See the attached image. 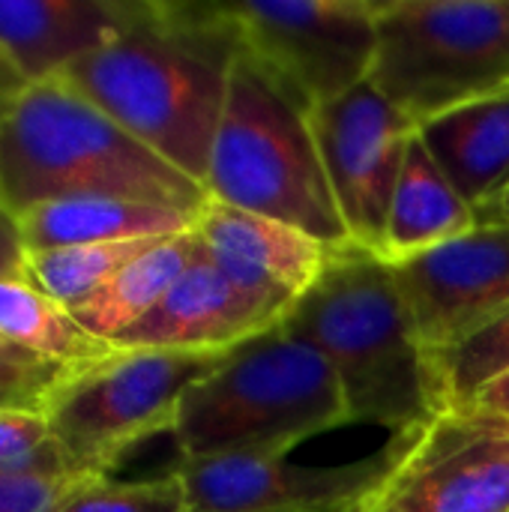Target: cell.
<instances>
[{
  "mask_svg": "<svg viewBox=\"0 0 509 512\" xmlns=\"http://www.w3.org/2000/svg\"><path fill=\"white\" fill-rule=\"evenodd\" d=\"M237 54L222 3L141 0L111 42L60 78L204 186Z\"/></svg>",
  "mask_w": 509,
  "mask_h": 512,
  "instance_id": "obj_1",
  "label": "cell"
},
{
  "mask_svg": "<svg viewBox=\"0 0 509 512\" xmlns=\"http://www.w3.org/2000/svg\"><path fill=\"white\" fill-rule=\"evenodd\" d=\"M279 327L327 360L348 423L381 426L396 438L429 429L447 414L435 363L381 255L357 243L336 249Z\"/></svg>",
  "mask_w": 509,
  "mask_h": 512,
  "instance_id": "obj_2",
  "label": "cell"
},
{
  "mask_svg": "<svg viewBox=\"0 0 509 512\" xmlns=\"http://www.w3.org/2000/svg\"><path fill=\"white\" fill-rule=\"evenodd\" d=\"M129 198L198 216L210 195L63 78L27 84L0 129V207Z\"/></svg>",
  "mask_w": 509,
  "mask_h": 512,
  "instance_id": "obj_3",
  "label": "cell"
},
{
  "mask_svg": "<svg viewBox=\"0 0 509 512\" xmlns=\"http://www.w3.org/2000/svg\"><path fill=\"white\" fill-rule=\"evenodd\" d=\"M345 423V399L327 360L276 324L189 387L171 435L180 459L288 456Z\"/></svg>",
  "mask_w": 509,
  "mask_h": 512,
  "instance_id": "obj_4",
  "label": "cell"
},
{
  "mask_svg": "<svg viewBox=\"0 0 509 512\" xmlns=\"http://www.w3.org/2000/svg\"><path fill=\"white\" fill-rule=\"evenodd\" d=\"M204 189L210 201L288 222L330 249L351 243L309 111L243 51L231 69Z\"/></svg>",
  "mask_w": 509,
  "mask_h": 512,
  "instance_id": "obj_5",
  "label": "cell"
},
{
  "mask_svg": "<svg viewBox=\"0 0 509 512\" xmlns=\"http://www.w3.org/2000/svg\"><path fill=\"white\" fill-rule=\"evenodd\" d=\"M369 84L417 129L509 93V0H378Z\"/></svg>",
  "mask_w": 509,
  "mask_h": 512,
  "instance_id": "obj_6",
  "label": "cell"
},
{
  "mask_svg": "<svg viewBox=\"0 0 509 512\" xmlns=\"http://www.w3.org/2000/svg\"><path fill=\"white\" fill-rule=\"evenodd\" d=\"M222 357L114 348L99 363L69 372L42 411L78 474L111 477L129 450L174 432L183 396Z\"/></svg>",
  "mask_w": 509,
  "mask_h": 512,
  "instance_id": "obj_7",
  "label": "cell"
},
{
  "mask_svg": "<svg viewBox=\"0 0 509 512\" xmlns=\"http://www.w3.org/2000/svg\"><path fill=\"white\" fill-rule=\"evenodd\" d=\"M222 6L240 51L309 114L372 75L378 0H231Z\"/></svg>",
  "mask_w": 509,
  "mask_h": 512,
  "instance_id": "obj_8",
  "label": "cell"
},
{
  "mask_svg": "<svg viewBox=\"0 0 509 512\" xmlns=\"http://www.w3.org/2000/svg\"><path fill=\"white\" fill-rule=\"evenodd\" d=\"M312 135L351 243L381 255L393 192L417 123L369 81L318 105Z\"/></svg>",
  "mask_w": 509,
  "mask_h": 512,
  "instance_id": "obj_9",
  "label": "cell"
},
{
  "mask_svg": "<svg viewBox=\"0 0 509 512\" xmlns=\"http://www.w3.org/2000/svg\"><path fill=\"white\" fill-rule=\"evenodd\" d=\"M369 512H509V420L444 414L420 429Z\"/></svg>",
  "mask_w": 509,
  "mask_h": 512,
  "instance_id": "obj_10",
  "label": "cell"
},
{
  "mask_svg": "<svg viewBox=\"0 0 509 512\" xmlns=\"http://www.w3.org/2000/svg\"><path fill=\"white\" fill-rule=\"evenodd\" d=\"M396 435L390 447L351 465H297L288 456H219L180 459L174 468L186 486L189 512H318L348 507L378 492L405 459L411 438Z\"/></svg>",
  "mask_w": 509,
  "mask_h": 512,
  "instance_id": "obj_11",
  "label": "cell"
},
{
  "mask_svg": "<svg viewBox=\"0 0 509 512\" xmlns=\"http://www.w3.org/2000/svg\"><path fill=\"white\" fill-rule=\"evenodd\" d=\"M387 264L432 360L509 312V225L480 222L459 240Z\"/></svg>",
  "mask_w": 509,
  "mask_h": 512,
  "instance_id": "obj_12",
  "label": "cell"
},
{
  "mask_svg": "<svg viewBox=\"0 0 509 512\" xmlns=\"http://www.w3.org/2000/svg\"><path fill=\"white\" fill-rule=\"evenodd\" d=\"M294 303L237 285L201 243L198 258L165 300L111 345L126 351L228 354L273 330Z\"/></svg>",
  "mask_w": 509,
  "mask_h": 512,
  "instance_id": "obj_13",
  "label": "cell"
},
{
  "mask_svg": "<svg viewBox=\"0 0 509 512\" xmlns=\"http://www.w3.org/2000/svg\"><path fill=\"white\" fill-rule=\"evenodd\" d=\"M195 231L225 276L288 303H297L321 279L336 252L288 222L219 201H207Z\"/></svg>",
  "mask_w": 509,
  "mask_h": 512,
  "instance_id": "obj_14",
  "label": "cell"
},
{
  "mask_svg": "<svg viewBox=\"0 0 509 512\" xmlns=\"http://www.w3.org/2000/svg\"><path fill=\"white\" fill-rule=\"evenodd\" d=\"M141 0H0V48L27 84L60 78L111 42Z\"/></svg>",
  "mask_w": 509,
  "mask_h": 512,
  "instance_id": "obj_15",
  "label": "cell"
},
{
  "mask_svg": "<svg viewBox=\"0 0 509 512\" xmlns=\"http://www.w3.org/2000/svg\"><path fill=\"white\" fill-rule=\"evenodd\" d=\"M417 135L477 216L509 192V93L447 111Z\"/></svg>",
  "mask_w": 509,
  "mask_h": 512,
  "instance_id": "obj_16",
  "label": "cell"
},
{
  "mask_svg": "<svg viewBox=\"0 0 509 512\" xmlns=\"http://www.w3.org/2000/svg\"><path fill=\"white\" fill-rule=\"evenodd\" d=\"M192 213L129 201V198H72L51 201L18 216V231L27 252L90 246V243H120L144 237H171L195 228Z\"/></svg>",
  "mask_w": 509,
  "mask_h": 512,
  "instance_id": "obj_17",
  "label": "cell"
},
{
  "mask_svg": "<svg viewBox=\"0 0 509 512\" xmlns=\"http://www.w3.org/2000/svg\"><path fill=\"white\" fill-rule=\"evenodd\" d=\"M480 216L465 204L447 174L423 147L420 135L411 141L384 234V261H405L471 234Z\"/></svg>",
  "mask_w": 509,
  "mask_h": 512,
  "instance_id": "obj_18",
  "label": "cell"
},
{
  "mask_svg": "<svg viewBox=\"0 0 509 512\" xmlns=\"http://www.w3.org/2000/svg\"><path fill=\"white\" fill-rule=\"evenodd\" d=\"M198 252L201 237L195 228L174 237H162L129 267H123L105 288H99L90 300L78 303L72 309L75 321L96 339L114 342L165 300V294L192 267Z\"/></svg>",
  "mask_w": 509,
  "mask_h": 512,
  "instance_id": "obj_19",
  "label": "cell"
},
{
  "mask_svg": "<svg viewBox=\"0 0 509 512\" xmlns=\"http://www.w3.org/2000/svg\"><path fill=\"white\" fill-rule=\"evenodd\" d=\"M0 339L69 372L93 366L114 351L111 342L84 330L72 309L39 291L24 273L0 279Z\"/></svg>",
  "mask_w": 509,
  "mask_h": 512,
  "instance_id": "obj_20",
  "label": "cell"
},
{
  "mask_svg": "<svg viewBox=\"0 0 509 512\" xmlns=\"http://www.w3.org/2000/svg\"><path fill=\"white\" fill-rule=\"evenodd\" d=\"M159 240L162 237H144V240L27 252L24 276L39 291H45L48 297L63 303L66 309H75L78 303L90 300L99 288H105L123 267H129L138 255H144Z\"/></svg>",
  "mask_w": 509,
  "mask_h": 512,
  "instance_id": "obj_21",
  "label": "cell"
},
{
  "mask_svg": "<svg viewBox=\"0 0 509 512\" xmlns=\"http://www.w3.org/2000/svg\"><path fill=\"white\" fill-rule=\"evenodd\" d=\"M447 414H468L474 402L509 375V312L435 360Z\"/></svg>",
  "mask_w": 509,
  "mask_h": 512,
  "instance_id": "obj_22",
  "label": "cell"
},
{
  "mask_svg": "<svg viewBox=\"0 0 509 512\" xmlns=\"http://www.w3.org/2000/svg\"><path fill=\"white\" fill-rule=\"evenodd\" d=\"M57 512H189V498L177 471L129 483L99 477L75 489Z\"/></svg>",
  "mask_w": 509,
  "mask_h": 512,
  "instance_id": "obj_23",
  "label": "cell"
},
{
  "mask_svg": "<svg viewBox=\"0 0 509 512\" xmlns=\"http://www.w3.org/2000/svg\"><path fill=\"white\" fill-rule=\"evenodd\" d=\"M0 474H78L45 411L0 408ZM87 477V474H84Z\"/></svg>",
  "mask_w": 509,
  "mask_h": 512,
  "instance_id": "obj_24",
  "label": "cell"
},
{
  "mask_svg": "<svg viewBox=\"0 0 509 512\" xmlns=\"http://www.w3.org/2000/svg\"><path fill=\"white\" fill-rule=\"evenodd\" d=\"M69 375L54 363H45L6 339H0V408H33L42 411L57 384Z\"/></svg>",
  "mask_w": 509,
  "mask_h": 512,
  "instance_id": "obj_25",
  "label": "cell"
},
{
  "mask_svg": "<svg viewBox=\"0 0 509 512\" xmlns=\"http://www.w3.org/2000/svg\"><path fill=\"white\" fill-rule=\"evenodd\" d=\"M84 474H0V512H57L84 483Z\"/></svg>",
  "mask_w": 509,
  "mask_h": 512,
  "instance_id": "obj_26",
  "label": "cell"
},
{
  "mask_svg": "<svg viewBox=\"0 0 509 512\" xmlns=\"http://www.w3.org/2000/svg\"><path fill=\"white\" fill-rule=\"evenodd\" d=\"M24 261H27V249L18 231V219L0 207V279L21 276Z\"/></svg>",
  "mask_w": 509,
  "mask_h": 512,
  "instance_id": "obj_27",
  "label": "cell"
},
{
  "mask_svg": "<svg viewBox=\"0 0 509 512\" xmlns=\"http://www.w3.org/2000/svg\"><path fill=\"white\" fill-rule=\"evenodd\" d=\"M468 414H489V417H501V420H509V375L501 378L498 384H492Z\"/></svg>",
  "mask_w": 509,
  "mask_h": 512,
  "instance_id": "obj_28",
  "label": "cell"
},
{
  "mask_svg": "<svg viewBox=\"0 0 509 512\" xmlns=\"http://www.w3.org/2000/svg\"><path fill=\"white\" fill-rule=\"evenodd\" d=\"M24 87H27V81L15 72V66L9 63V57L0 48V93L9 96V99H15Z\"/></svg>",
  "mask_w": 509,
  "mask_h": 512,
  "instance_id": "obj_29",
  "label": "cell"
},
{
  "mask_svg": "<svg viewBox=\"0 0 509 512\" xmlns=\"http://www.w3.org/2000/svg\"><path fill=\"white\" fill-rule=\"evenodd\" d=\"M480 222H498V225H509V192L489 210L480 216Z\"/></svg>",
  "mask_w": 509,
  "mask_h": 512,
  "instance_id": "obj_30",
  "label": "cell"
},
{
  "mask_svg": "<svg viewBox=\"0 0 509 512\" xmlns=\"http://www.w3.org/2000/svg\"><path fill=\"white\" fill-rule=\"evenodd\" d=\"M372 498H375V492H372L369 498L357 501V504H348V507H333V510H318V512H369V507H372Z\"/></svg>",
  "mask_w": 509,
  "mask_h": 512,
  "instance_id": "obj_31",
  "label": "cell"
},
{
  "mask_svg": "<svg viewBox=\"0 0 509 512\" xmlns=\"http://www.w3.org/2000/svg\"><path fill=\"white\" fill-rule=\"evenodd\" d=\"M15 99H9V96H3L0 93V129H3V117H6V111H9V105H12Z\"/></svg>",
  "mask_w": 509,
  "mask_h": 512,
  "instance_id": "obj_32",
  "label": "cell"
}]
</instances>
